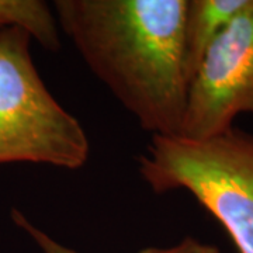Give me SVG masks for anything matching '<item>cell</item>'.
<instances>
[{
    "instance_id": "6da1fadb",
    "label": "cell",
    "mask_w": 253,
    "mask_h": 253,
    "mask_svg": "<svg viewBox=\"0 0 253 253\" xmlns=\"http://www.w3.org/2000/svg\"><path fill=\"white\" fill-rule=\"evenodd\" d=\"M187 0H55L58 27L152 136H180L189 79Z\"/></svg>"
},
{
    "instance_id": "3957f363",
    "label": "cell",
    "mask_w": 253,
    "mask_h": 253,
    "mask_svg": "<svg viewBox=\"0 0 253 253\" xmlns=\"http://www.w3.org/2000/svg\"><path fill=\"white\" fill-rule=\"evenodd\" d=\"M33 40L18 26L0 31V165L81 169L89 161V138L46 89L31 55Z\"/></svg>"
},
{
    "instance_id": "277c9868",
    "label": "cell",
    "mask_w": 253,
    "mask_h": 253,
    "mask_svg": "<svg viewBox=\"0 0 253 253\" xmlns=\"http://www.w3.org/2000/svg\"><path fill=\"white\" fill-rule=\"evenodd\" d=\"M253 114V0L207 49L189 84L180 136L208 139Z\"/></svg>"
},
{
    "instance_id": "8992f818",
    "label": "cell",
    "mask_w": 253,
    "mask_h": 253,
    "mask_svg": "<svg viewBox=\"0 0 253 253\" xmlns=\"http://www.w3.org/2000/svg\"><path fill=\"white\" fill-rule=\"evenodd\" d=\"M18 26L27 30L46 51L61 46L59 27L52 6L42 0H0V31Z\"/></svg>"
},
{
    "instance_id": "52a82bcc",
    "label": "cell",
    "mask_w": 253,
    "mask_h": 253,
    "mask_svg": "<svg viewBox=\"0 0 253 253\" xmlns=\"http://www.w3.org/2000/svg\"><path fill=\"white\" fill-rule=\"evenodd\" d=\"M11 219H13V222L18 228H21L23 231H26L28 235L34 239V242L42 249L44 253H78L76 251L71 249V248L63 246L59 242H56L49 235H46L44 231H41L40 228H37L17 208H13L11 210Z\"/></svg>"
},
{
    "instance_id": "5b68a950",
    "label": "cell",
    "mask_w": 253,
    "mask_h": 253,
    "mask_svg": "<svg viewBox=\"0 0 253 253\" xmlns=\"http://www.w3.org/2000/svg\"><path fill=\"white\" fill-rule=\"evenodd\" d=\"M248 3L249 0H187L183 52L189 84L214 40Z\"/></svg>"
},
{
    "instance_id": "7a4b0ae2",
    "label": "cell",
    "mask_w": 253,
    "mask_h": 253,
    "mask_svg": "<svg viewBox=\"0 0 253 253\" xmlns=\"http://www.w3.org/2000/svg\"><path fill=\"white\" fill-rule=\"evenodd\" d=\"M152 191L190 193L217 219L239 253H253V134L236 126L208 139L151 138L138 158Z\"/></svg>"
},
{
    "instance_id": "ba28073f",
    "label": "cell",
    "mask_w": 253,
    "mask_h": 253,
    "mask_svg": "<svg viewBox=\"0 0 253 253\" xmlns=\"http://www.w3.org/2000/svg\"><path fill=\"white\" fill-rule=\"evenodd\" d=\"M138 253H219V249L215 245L206 244L196 238L187 236L172 248H146Z\"/></svg>"
}]
</instances>
